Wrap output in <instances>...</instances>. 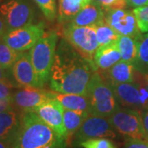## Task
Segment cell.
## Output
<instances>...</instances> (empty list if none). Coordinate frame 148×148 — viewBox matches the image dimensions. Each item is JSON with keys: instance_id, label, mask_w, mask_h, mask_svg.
Masks as SVG:
<instances>
[{"instance_id": "obj_1", "label": "cell", "mask_w": 148, "mask_h": 148, "mask_svg": "<svg viewBox=\"0 0 148 148\" xmlns=\"http://www.w3.org/2000/svg\"><path fill=\"white\" fill-rule=\"evenodd\" d=\"M96 71L93 63L81 55L63 38L55 52L49 77L50 88L60 93L87 95Z\"/></svg>"}, {"instance_id": "obj_2", "label": "cell", "mask_w": 148, "mask_h": 148, "mask_svg": "<svg viewBox=\"0 0 148 148\" xmlns=\"http://www.w3.org/2000/svg\"><path fill=\"white\" fill-rule=\"evenodd\" d=\"M67 141L34 111L22 112L21 125L12 148H65Z\"/></svg>"}, {"instance_id": "obj_3", "label": "cell", "mask_w": 148, "mask_h": 148, "mask_svg": "<svg viewBox=\"0 0 148 148\" xmlns=\"http://www.w3.org/2000/svg\"><path fill=\"white\" fill-rule=\"evenodd\" d=\"M58 41V32L50 31L45 33L29 51L40 87L43 88L49 82Z\"/></svg>"}, {"instance_id": "obj_4", "label": "cell", "mask_w": 148, "mask_h": 148, "mask_svg": "<svg viewBox=\"0 0 148 148\" xmlns=\"http://www.w3.org/2000/svg\"><path fill=\"white\" fill-rule=\"evenodd\" d=\"M87 95L92 114L108 118L121 107L110 84L98 71L93 75Z\"/></svg>"}, {"instance_id": "obj_5", "label": "cell", "mask_w": 148, "mask_h": 148, "mask_svg": "<svg viewBox=\"0 0 148 148\" xmlns=\"http://www.w3.org/2000/svg\"><path fill=\"white\" fill-rule=\"evenodd\" d=\"M109 83L112 86L122 107L140 112L148 109V89L143 82V76L141 80L139 79L138 74L135 73L134 81L132 82Z\"/></svg>"}, {"instance_id": "obj_6", "label": "cell", "mask_w": 148, "mask_h": 148, "mask_svg": "<svg viewBox=\"0 0 148 148\" xmlns=\"http://www.w3.org/2000/svg\"><path fill=\"white\" fill-rule=\"evenodd\" d=\"M63 38L81 55L93 63L95 51L99 47L95 26L78 27L67 23L64 25Z\"/></svg>"}, {"instance_id": "obj_7", "label": "cell", "mask_w": 148, "mask_h": 148, "mask_svg": "<svg viewBox=\"0 0 148 148\" xmlns=\"http://www.w3.org/2000/svg\"><path fill=\"white\" fill-rule=\"evenodd\" d=\"M108 119L114 130L126 139L148 141L140 111L121 106Z\"/></svg>"}, {"instance_id": "obj_8", "label": "cell", "mask_w": 148, "mask_h": 148, "mask_svg": "<svg viewBox=\"0 0 148 148\" xmlns=\"http://www.w3.org/2000/svg\"><path fill=\"white\" fill-rule=\"evenodd\" d=\"M0 15L12 31L33 23L35 7L32 0H7L0 4Z\"/></svg>"}, {"instance_id": "obj_9", "label": "cell", "mask_w": 148, "mask_h": 148, "mask_svg": "<svg viewBox=\"0 0 148 148\" xmlns=\"http://www.w3.org/2000/svg\"><path fill=\"white\" fill-rule=\"evenodd\" d=\"M45 33V23L40 21L21 28L8 31L3 36L4 42L18 52L30 50Z\"/></svg>"}, {"instance_id": "obj_10", "label": "cell", "mask_w": 148, "mask_h": 148, "mask_svg": "<svg viewBox=\"0 0 148 148\" xmlns=\"http://www.w3.org/2000/svg\"><path fill=\"white\" fill-rule=\"evenodd\" d=\"M53 92L42 87H17L12 96V106L21 112L35 111L45 102L54 98Z\"/></svg>"}, {"instance_id": "obj_11", "label": "cell", "mask_w": 148, "mask_h": 148, "mask_svg": "<svg viewBox=\"0 0 148 148\" xmlns=\"http://www.w3.org/2000/svg\"><path fill=\"white\" fill-rule=\"evenodd\" d=\"M75 135L80 143L92 138H116L118 132L112 127L108 118L89 114Z\"/></svg>"}, {"instance_id": "obj_12", "label": "cell", "mask_w": 148, "mask_h": 148, "mask_svg": "<svg viewBox=\"0 0 148 148\" xmlns=\"http://www.w3.org/2000/svg\"><path fill=\"white\" fill-rule=\"evenodd\" d=\"M105 19L120 36H127L138 39L143 33L138 27L133 11L120 8L105 12Z\"/></svg>"}, {"instance_id": "obj_13", "label": "cell", "mask_w": 148, "mask_h": 148, "mask_svg": "<svg viewBox=\"0 0 148 148\" xmlns=\"http://www.w3.org/2000/svg\"><path fill=\"white\" fill-rule=\"evenodd\" d=\"M64 107L55 98L40 106L34 112L43 121L67 141V132L64 123Z\"/></svg>"}, {"instance_id": "obj_14", "label": "cell", "mask_w": 148, "mask_h": 148, "mask_svg": "<svg viewBox=\"0 0 148 148\" xmlns=\"http://www.w3.org/2000/svg\"><path fill=\"white\" fill-rule=\"evenodd\" d=\"M10 72L16 87H40L29 52L21 53Z\"/></svg>"}, {"instance_id": "obj_15", "label": "cell", "mask_w": 148, "mask_h": 148, "mask_svg": "<svg viewBox=\"0 0 148 148\" xmlns=\"http://www.w3.org/2000/svg\"><path fill=\"white\" fill-rule=\"evenodd\" d=\"M21 114L15 107L0 112V140L12 148L21 125Z\"/></svg>"}, {"instance_id": "obj_16", "label": "cell", "mask_w": 148, "mask_h": 148, "mask_svg": "<svg viewBox=\"0 0 148 148\" xmlns=\"http://www.w3.org/2000/svg\"><path fill=\"white\" fill-rule=\"evenodd\" d=\"M121 60V54L116 42L99 46L95 51L93 64L97 71L106 72Z\"/></svg>"}, {"instance_id": "obj_17", "label": "cell", "mask_w": 148, "mask_h": 148, "mask_svg": "<svg viewBox=\"0 0 148 148\" xmlns=\"http://www.w3.org/2000/svg\"><path fill=\"white\" fill-rule=\"evenodd\" d=\"M105 20V11L93 0L82 8L69 23L78 27L95 26Z\"/></svg>"}, {"instance_id": "obj_18", "label": "cell", "mask_w": 148, "mask_h": 148, "mask_svg": "<svg viewBox=\"0 0 148 148\" xmlns=\"http://www.w3.org/2000/svg\"><path fill=\"white\" fill-rule=\"evenodd\" d=\"M106 76L104 78H107L109 82L125 83L132 82L134 81L136 69L134 65L126 61L120 60L112 66L110 69L106 71Z\"/></svg>"}, {"instance_id": "obj_19", "label": "cell", "mask_w": 148, "mask_h": 148, "mask_svg": "<svg viewBox=\"0 0 148 148\" xmlns=\"http://www.w3.org/2000/svg\"><path fill=\"white\" fill-rule=\"evenodd\" d=\"M53 95L54 98L62 104L64 109L71 110L82 111L90 114V100L87 95L60 93L54 91Z\"/></svg>"}, {"instance_id": "obj_20", "label": "cell", "mask_w": 148, "mask_h": 148, "mask_svg": "<svg viewBox=\"0 0 148 148\" xmlns=\"http://www.w3.org/2000/svg\"><path fill=\"white\" fill-rule=\"evenodd\" d=\"M92 0H58V21L65 25Z\"/></svg>"}, {"instance_id": "obj_21", "label": "cell", "mask_w": 148, "mask_h": 148, "mask_svg": "<svg viewBox=\"0 0 148 148\" xmlns=\"http://www.w3.org/2000/svg\"><path fill=\"white\" fill-rule=\"evenodd\" d=\"M116 44L121 54V60L133 64L136 69L138 63L137 40L127 36H120Z\"/></svg>"}, {"instance_id": "obj_22", "label": "cell", "mask_w": 148, "mask_h": 148, "mask_svg": "<svg viewBox=\"0 0 148 148\" xmlns=\"http://www.w3.org/2000/svg\"><path fill=\"white\" fill-rule=\"evenodd\" d=\"M88 114L89 113L86 112L64 109V123L67 132V143L78 131L85 119L88 116Z\"/></svg>"}, {"instance_id": "obj_23", "label": "cell", "mask_w": 148, "mask_h": 148, "mask_svg": "<svg viewBox=\"0 0 148 148\" xmlns=\"http://www.w3.org/2000/svg\"><path fill=\"white\" fill-rule=\"evenodd\" d=\"M95 28L99 46L115 43L120 36V35L107 23L106 19L95 25Z\"/></svg>"}, {"instance_id": "obj_24", "label": "cell", "mask_w": 148, "mask_h": 148, "mask_svg": "<svg viewBox=\"0 0 148 148\" xmlns=\"http://www.w3.org/2000/svg\"><path fill=\"white\" fill-rule=\"evenodd\" d=\"M137 40L138 63L136 71L141 73H148V32L142 34Z\"/></svg>"}, {"instance_id": "obj_25", "label": "cell", "mask_w": 148, "mask_h": 148, "mask_svg": "<svg viewBox=\"0 0 148 148\" xmlns=\"http://www.w3.org/2000/svg\"><path fill=\"white\" fill-rule=\"evenodd\" d=\"M22 53L11 48L3 40H0V64L7 71H10Z\"/></svg>"}, {"instance_id": "obj_26", "label": "cell", "mask_w": 148, "mask_h": 148, "mask_svg": "<svg viewBox=\"0 0 148 148\" xmlns=\"http://www.w3.org/2000/svg\"><path fill=\"white\" fill-rule=\"evenodd\" d=\"M43 12L48 21H53L58 16L56 0H33Z\"/></svg>"}, {"instance_id": "obj_27", "label": "cell", "mask_w": 148, "mask_h": 148, "mask_svg": "<svg viewBox=\"0 0 148 148\" xmlns=\"http://www.w3.org/2000/svg\"><path fill=\"white\" fill-rule=\"evenodd\" d=\"M82 148H117V146L110 138H101L88 139L79 143Z\"/></svg>"}, {"instance_id": "obj_28", "label": "cell", "mask_w": 148, "mask_h": 148, "mask_svg": "<svg viewBox=\"0 0 148 148\" xmlns=\"http://www.w3.org/2000/svg\"><path fill=\"white\" fill-rule=\"evenodd\" d=\"M133 12L142 33L148 32V6L133 8Z\"/></svg>"}, {"instance_id": "obj_29", "label": "cell", "mask_w": 148, "mask_h": 148, "mask_svg": "<svg viewBox=\"0 0 148 148\" xmlns=\"http://www.w3.org/2000/svg\"><path fill=\"white\" fill-rule=\"evenodd\" d=\"M97 4L101 6L106 12L114 9L126 8L127 6V0H93Z\"/></svg>"}, {"instance_id": "obj_30", "label": "cell", "mask_w": 148, "mask_h": 148, "mask_svg": "<svg viewBox=\"0 0 148 148\" xmlns=\"http://www.w3.org/2000/svg\"><path fill=\"white\" fill-rule=\"evenodd\" d=\"M15 88H17L12 82H0V99H12Z\"/></svg>"}, {"instance_id": "obj_31", "label": "cell", "mask_w": 148, "mask_h": 148, "mask_svg": "<svg viewBox=\"0 0 148 148\" xmlns=\"http://www.w3.org/2000/svg\"><path fill=\"white\" fill-rule=\"evenodd\" d=\"M124 148H148V141L127 138Z\"/></svg>"}, {"instance_id": "obj_32", "label": "cell", "mask_w": 148, "mask_h": 148, "mask_svg": "<svg viewBox=\"0 0 148 148\" xmlns=\"http://www.w3.org/2000/svg\"><path fill=\"white\" fill-rule=\"evenodd\" d=\"M127 3L128 7L133 8L148 6V0H127Z\"/></svg>"}, {"instance_id": "obj_33", "label": "cell", "mask_w": 148, "mask_h": 148, "mask_svg": "<svg viewBox=\"0 0 148 148\" xmlns=\"http://www.w3.org/2000/svg\"><path fill=\"white\" fill-rule=\"evenodd\" d=\"M12 106V99H0V112L10 109Z\"/></svg>"}, {"instance_id": "obj_34", "label": "cell", "mask_w": 148, "mask_h": 148, "mask_svg": "<svg viewBox=\"0 0 148 148\" xmlns=\"http://www.w3.org/2000/svg\"><path fill=\"white\" fill-rule=\"evenodd\" d=\"M8 72L9 71H7L0 64V82H12Z\"/></svg>"}, {"instance_id": "obj_35", "label": "cell", "mask_w": 148, "mask_h": 148, "mask_svg": "<svg viewBox=\"0 0 148 148\" xmlns=\"http://www.w3.org/2000/svg\"><path fill=\"white\" fill-rule=\"evenodd\" d=\"M141 114H142V118H143V126H144V129H145V132L147 133L148 138V109L142 111V112H141Z\"/></svg>"}, {"instance_id": "obj_36", "label": "cell", "mask_w": 148, "mask_h": 148, "mask_svg": "<svg viewBox=\"0 0 148 148\" xmlns=\"http://www.w3.org/2000/svg\"><path fill=\"white\" fill-rule=\"evenodd\" d=\"M7 32H8V28H7V26L4 22V20L0 15V40L3 39V36Z\"/></svg>"}, {"instance_id": "obj_37", "label": "cell", "mask_w": 148, "mask_h": 148, "mask_svg": "<svg viewBox=\"0 0 148 148\" xmlns=\"http://www.w3.org/2000/svg\"><path fill=\"white\" fill-rule=\"evenodd\" d=\"M142 76H143V82H144V83L146 85L147 88L148 89V73H142Z\"/></svg>"}, {"instance_id": "obj_38", "label": "cell", "mask_w": 148, "mask_h": 148, "mask_svg": "<svg viewBox=\"0 0 148 148\" xmlns=\"http://www.w3.org/2000/svg\"><path fill=\"white\" fill-rule=\"evenodd\" d=\"M0 148H12V147L0 140Z\"/></svg>"}, {"instance_id": "obj_39", "label": "cell", "mask_w": 148, "mask_h": 148, "mask_svg": "<svg viewBox=\"0 0 148 148\" xmlns=\"http://www.w3.org/2000/svg\"><path fill=\"white\" fill-rule=\"evenodd\" d=\"M2 1H3V0H0V2H2Z\"/></svg>"}]
</instances>
